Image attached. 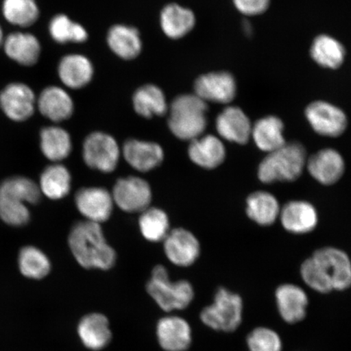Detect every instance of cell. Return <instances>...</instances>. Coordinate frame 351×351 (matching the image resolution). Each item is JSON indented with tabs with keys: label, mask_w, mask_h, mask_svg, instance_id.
<instances>
[{
	"label": "cell",
	"mask_w": 351,
	"mask_h": 351,
	"mask_svg": "<svg viewBox=\"0 0 351 351\" xmlns=\"http://www.w3.org/2000/svg\"><path fill=\"white\" fill-rule=\"evenodd\" d=\"M216 128L219 137L230 143L243 145L252 138L251 120L239 107L223 109L217 118Z\"/></svg>",
	"instance_id": "20"
},
{
	"label": "cell",
	"mask_w": 351,
	"mask_h": 351,
	"mask_svg": "<svg viewBox=\"0 0 351 351\" xmlns=\"http://www.w3.org/2000/svg\"><path fill=\"white\" fill-rule=\"evenodd\" d=\"M139 229L149 241L159 243L164 241L169 232V219L163 210L148 208L139 218Z\"/></svg>",
	"instance_id": "35"
},
{
	"label": "cell",
	"mask_w": 351,
	"mask_h": 351,
	"mask_svg": "<svg viewBox=\"0 0 351 351\" xmlns=\"http://www.w3.org/2000/svg\"><path fill=\"white\" fill-rule=\"evenodd\" d=\"M48 34L52 40L59 44L81 43L88 38L86 29L62 13L54 16L50 20Z\"/></svg>",
	"instance_id": "34"
},
{
	"label": "cell",
	"mask_w": 351,
	"mask_h": 351,
	"mask_svg": "<svg viewBox=\"0 0 351 351\" xmlns=\"http://www.w3.org/2000/svg\"><path fill=\"white\" fill-rule=\"evenodd\" d=\"M276 309L285 324H300L306 317L309 306L307 293L298 285L291 283L280 285L275 291Z\"/></svg>",
	"instance_id": "13"
},
{
	"label": "cell",
	"mask_w": 351,
	"mask_h": 351,
	"mask_svg": "<svg viewBox=\"0 0 351 351\" xmlns=\"http://www.w3.org/2000/svg\"><path fill=\"white\" fill-rule=\"evenodd\" d=\"M82 156L89 168L109 173L117 169L121 151L112 136L103 132H95L85 139Z\"/></svg>",
	"instance_id": "8"
},
{
	"label": "cell",
	"mask_w": 351,
	"mask_h": 351,
	"mask_svg": "<svg viewBox=\"0 0 351 351\" xmlns=\"http://www.w3.org/2000/svg\"><path fill=\"white\" fill-rule=\"evenodd\" d=\"M147 291L165 313L185 310L195 298L194 288L190 282L185 280L172 282L168 271L162 265L154 267Z\"/></svg>",
	"instance_id": "6"
},
{
	"label": "cell",
	"mask_w": 351,
	"mask_h": 351,
	"mask_svg": "<svg viewBox=\"0 0 351 351\" xmlns=\"http://www.w3.org/2000/svg\"><path fill=\"white\" fill-rule=\"evenodd\" d=\"M123 155L132 168L147 173L155 169L164 161L165 153L159 144L130 139L123 147Z\"/></svg>",
	"instance_id": "22"
},
{
	"label": "cell",
	"mask_w": 351,
	"mask_h": 351,
	"mask_svg": "<svg viewBox=\"0 0 351 351\" xmlns=\"http://www.w3.org/2000/svg\"><path fill=\"white\" fill-rule=\"evenodd\" d=\"M311 56L322 67L337 69L344 62L346 50L336 38L322 34L315 38L311 44Z\"/></svg>",
	"instance_id": "31"
},
{
	"label": "cell",
	"mask_w": 351,
	"mask_h": 351,
	"mask_svg": "<svg viewBox=\"0 0 351 351\" xmlns=\"http://www.w3.org/2000/svg\"><path fill=\"white\" fill-rule=\"evenodd\" d=\"M248 351H283L284 342L279 332L267 326L252 329L245 337Z\"/></svg>",
	"instance_id": "38"
},
{
	"label": "cell",
	"mask_w": 351,
	"mask_h": 351,
	"mask_svg": "<svg viewBox=\"0 0 351 351\" xmlns=\"http://www.w3.org/2000/svg\"><path fill=\"white\" fill-rule=\"evenodd\" d=\"M280 221L284 229L291 234H306L318 225V213L306 201H291L280 209Z\"/></svg>",
	"instance_id": "21"
},
{
	"label": "cell",
	"mask_w": 351,
	"mask_h": 351,
	"mask_svg": "<svg viewBox=\"0 0 351 351\" xmlns=\"http://www.w3.org/2000/svg\"><path fill=\"white\" fill-rule=\"evenodd\" d=\"M1 51L13 64L33 68L41 59L43 47L40 39L29 29H15L6 34Z\"/></svg>",
	"instance_id": "9"
},
{
	"label": "cell",
	"mask_w": 351,
	"mask_h": 351,
	"mask_svg": "<svg viewBox=\"0 0 351 351\" xmlns=\"http://www.w3.org/2000/svg\"><path fill=\"white\" fill-rule=\"evenodd\" d=\"M72 178L66 167L54 164L44 169L39 182L42 194L51 199L58 200L67 196L71 189Z\"/></svg>",
	"instance_id": "32"
},
{
	"label": "cell",
	"mask_w": 351,
	"mask_h": 351,
	"mask_svg": "<svg viewBox=\"0 0 351 351\" xmlns=\"http://www.w3.org/2000/svg\"><path fill=\"white\" fill-rule=\"evenodd\" d=\"M208 104L194 95H182L170 106L169 127L179 139L192 141L207 128Z\"/></svg>",
	"instance_id": "4"
},
{
	"label": "cell",
	"mask_w": 351,
	"mask_h": 351,
	"mask_svg": "<svg viewBox=\"0 0 351 351\" xmlns=\"http://www.w3.org/2000/svg\"><path fill=\"white\" fill-rule=\"evenodd\" d=\"M252 138L256 147L267 154L284 146V124L279 117L267 116L261 118L252 125Z\"/></svg>",
	"instance_id": "26"
},
{
	"label": "cell",
	"mask_w": 351,
	"mask_h": 351,
	"mask_svg": "<svg viewBox=\"0 0 351 351\" xmlns=\"http://www.w3.org/2000/svg\"><path fill=\"white\" fill-rule=\"evenodd\" d=\"M305 115L311 128L324 137H339L348 125L343 111L326 101H315L306 107Z\"/></svg>",
	"instance_id": "10"
},
{
	"label": "cell",
	"mask_w": 351,
	"mask_h": 351,
	"mask_svg": "<svg viewBox=\"0 0 351 351\" xmlns=\"http://www.w3.org/2000/svg\"><path fill=\"white\" fill-rule=\"evenodd\" d=\"M69 244L74 258L84 269L108 270L115 265L116 252L107 243L99 223L88 221L75 223Z\"/></svg>",
	"instance_id": "2"
},
{
	"label": "cell",
	"mask_w": 351,
	"mask_h": 351,
	"mask_svg": "<svg viewBox=\"0 0 351 351\" xmlns=\"http://www.w3.org/2000/svg\"><path fill=\"white\" fill-rule=\"evenodd\" d=\"M244 302L239 293L226 288H219L212 304L201 311L199 318L206 327L213 331L231 333L243 322Z\"/></svg>",
	"instance_id": "5"
},
{
	"label": "cell",
	"mask_w": 351,
	"mask_h": 351,
	"mask_svg": "<svg viewBox=\"0 0 351 351\" xmlns=\"http://www.w3.org/2000/svg\"><path fill=\"white\" fill-rule=\"evenodd\" d=\"M19 269L25 278L40 280L51 271V263L40 250L34 247H25L19 254Z\"/></svg>",
	"instance_id": "36"
},
{
	"label": "cell",
	"mask_w": 351,
	"mask_h": 351,
	"mask_svg": "<svg viewBox=\"0 0 351 351\" xmlns=\"http://www.w3.org/2000/svg\"><path fill=\"white\" fill-rule=\"evenodd\" d=\"M300 273L307 287L319 293L343 291L351 287V261L339 248L317 250L302 263Z\"/></svg>",
	"instance_id": "1"
},
{
	"label": "cell",
	"mask_w": 351,
	"mask_h": 351,
	"mask_svg": "<svg viewBox=\"0 0 351 351\" xmlns=\"http://www.w3.org/2000/svg\"><path fill=\"white\" fill-rule=\"evenodd\" d=\"M40 149L47 159L58 163L69 157L73 143L69 132L58 125L44 127L39 134Z\"/></svg>",
	"instance_id": "27"
},
{
	"label": "cell",
	"mask_w": 351,
	"mask_h": 351,
	"mask_svg": "<svg viewBox=\"0 0 351 351\" xmlns=\"http://www.w3.org/2000/svg\"><path fill=\"white\" fill-rule=\"evenodd\" d=\"M37 95L27 82H8L0 89V112L12 122L28 121L37 112Z\"/></svg>",
	"instance_id": "7"
},
{
	"label": "cell",
	"mask_w": 351,
	"mask_h": 351,
	"mask_svg": "<svg viewBox=\"0 0 351 351\" xmlns=\"http://www.w3.org/2000/svg\"><path fill=\"white\" fill-rule=\"evenodd\" d=\"M306 160V149L301 143H287L261 162L258 178L265 184L295 181L304 172Z\"/></svg>",
	"instance_id": "3"
},
{
	"label": "cell",
	"mask_w": 351,
	"mask_h": 351,
	"mask_svg": "<svg viewBox=\"0 0 351 351\" xmlns=\"http://www.w3.org/2000/svg\"><path fill=\"white\" fill-rule=\"evenodd\" d=\"M0 193L30 204H37L42 195L39 186L32 179L25 177L6 179L0 184Z\"/></svg>",
	"instance_id": "37"
},
{
	"label": "cell",
	"mask_w": 351,
	"mask_h": 351,
	"mask_svg": "<svg viewBox=\"0 0 351 351\" xmlns=\"http://www.w3.org/2000/svg\"><path fill=\"white\" fill-rule=\"evenodd\" d=\"M77 332L82 344L91 351L104 350L112 339L109 319L100 313H91L82 317L77 324Z\"/></svg>",
	"instance_id": "19"
},
{
	"label": "cell",
	"mask_w": 351,
	"mask_h": 351,
	"mask_svg": "<svg viewBox=\"0 0 351 351\" xmlns=\"http://www.w3.org/2000/svg\"><path fill=\"white\" fill-rule=\"evenodd\" d=\"M188 154L193 163L205 169H214L225 161L226 149L217 136L202 135L191 141Z\"/></svg>",
	"instance_id": "23"
},
{
	"label": "cell",
	"mask_w": 351,
	"mask_h": 351,
	"mask_svg": "<svg viewBox=\"0 0 351 351\" xmlns=\"http://www.w3.org/2000/svg\"><path fill=\"white\" fill-rule=\"evenodd\" d=\"M280 206L278 199L271 193L256 191L247 199V216L258 226L273 225L280 217Z\"/></svg>",
	"instance_id": "30"
},
{
	"label": "cell",
	"mask_w": 351,
	"mask_h": 351,
	"mask_svg": "<svg viewBox=\"0 0 351 351\" xmlns=\"http://www.w3.org/2000/svg\"><path fill=\"white\" fill-rule=\"evenodd\" d=\"M133 104L135 112L146 118L163 116L168 111L164 92L155 85L143 86L136 90Z\"/></svg>",
	"instance_id": "33"
},
{
	"label": "cell",
	"mask_w": 351,
	"mask_h": 351,
	"mask_svg": "<svg viewBox=\"0 0 351 351\" xmlns=\"http://www.w3.org/2000/svg\"><path fill=\"white\" fill-rule=\"evenodd\" d=\"M306 168L315 181L324 186H331L343 176L346 164L340 152L326 148L307 159Z\"/></svg>",
	"instance_id": "17"
},
{
	"label": "cell",
	"mask_w": 351,
	"mask_h": 351,
	"mask_svg": "<svg viewBox=\"0 0 351 351\" xmlns=\"http://www.w3.org/2000/svg\"><path fill=\"white\" fill-rule=\"evenodd\" d=\"M75 204L86 221L100 225L111 217L114 201L111 193L106 189L87 187L77 192Z\"/></svg>",
	"instance_id": "15"
},
{
	"label": "cell",
	"mask_w": 351,
	"mask_h": 351,
	"mask_svg": "<svg viewBox=\"0 0 351 351\" xmlns=\"http://www.w3.org/2000/svg\"><path fill=\"white\" fill-rule=\"evenodd\" d=\"M2 19L16 29H29L41 16L37 0H2Z\"/></svg>",
	"instance_id": "25"
},
{
	"label": "cell",
	"mask_w": 351,
	"mask_h": 351,
	"mask_svg": "<svg viewBox=\"0 0 351 351\" xmlns=\"http://www.w3.org/2000/svg\"><path fill=\"white\" fill-rule=\"evenodd\" d=\"M164 249L169 261L179 267L192 265L200 254L199 240L182 228L169 231L164 240Z\"/></svg>",
	"instance_id": "18"
},
{
	"label": "cell",
	"mask_w": 351,
	"mask_h": 351,
	"mask_svg": "<svg viewBox=\"0 0 351 351\" xmlns=\"http://www.w3.org/2000/svg\"><path fill=\"white\" fill-rule=\"evenodd\" d=\"M114 204L126 213H143L149 208L152 197L147 182L138 177L118 180L113 187Z\"/></svg>",
	"instance_id": "11"
},
{
	"label": "cell",
	"mask_w": 351,
	"mask_h": 351,
	"mask_svg": "<svg viewBox=\"0 0 351 351\" xmlns=\"http://www.w3.org/2000/svg\"><path fill=\"white\" fill-rule=\"evenodd\" d=\"M195 25L194 12L172 3L161 12L160 25L162 30L170 38L179 39L190 33Z\"/></svg>",
	"instance_id": "29"
},
{
	"label": "cell",
	"mask_w": 351,
	"mask_h": 351,
	"mask_svg": "<svg viewBox=\"0 0 351 351\" xmlns=\"http://www.w3.org/2000/svg\"><path fill=\"white\" fill-rule=\"evenodd\" d=\"M0 218L12 226H23L29 221L30 213L24 202L0 193Z\"/></svg>",
	"instance_id": "39"
},
{
	"label": "cell",
	"mask_w": 351,
	"mask_h": 351,
	"mask_svg": "<svg viewBox=\"0 0 351 351\" xmlns=\"http://www.w3.org/2000/svg\"><path fill=\"white\" fill-rule=\"evenodd\" d=\"M234 6L245 16H257L265 12L270 5V0H232Z\"/></svg>",
	"instance_id": "40"
},
{
	"label": "cell",
	"mask_w": 351,
	"mask_h": 351,
	"mask_svg": "<svg viewBox=\"0 0 351 351\" xmlns=\"http://www.w3.org/2000/svg\"><path fill=\"white\" fill-rule=\"evenodd\" d=\"M5 32H4V29L3 27V25L1 24V21H0V50L2 49L3 44L4 42V39H5L6 37Z\"/></svg>",
	"instance_id": "41"
},
{
	"label": "cell",
	"mask_w": 351,
	"mask_h": 351,
	"mask_svg": "<svg viewBox=\"0 0 351 351\" xmlns=\"http://www.w3.org/2000/svg\"><path fill=\"white\" fill-rule=\"evenodd\" d=\"M197 97L206 103L227 104L235 99L237 82L234 76L228 72H215L204 74L195 83Z\"/></svg>",
	"instance_id": "14"
},
{
	"label": "cell",
	"mask_w": 351,
	"mask_h": 351,
	"mask_svg": "<svg viewBox=\"0 0 351 351\" xmlns=\"http://www.w3.org/2000/svg\"><path fill=\"white\" fill-rule=\"evenodd\" d=\"M73 111V100L64 87L47 86L37 95V112L51 122L57 124L68 120Z\"/></svg>",
	"instance_id": "16"
},
{
	"label": "cell",
	"mask_w": 351,
	"mask_h": 351,
	"mask_svg": "<svg viewBox=\"0 0 351 351\" xmlns=\"http://www.w3.org/2000/svg\"><path fill=\"white\" fill-rule=\"evenodd\" d=\"M108 44L114 53L124 60L136 58L142 51V40L137 29L117 25L110 29Z\"/></svg>",
	"instance_id": "28"
},
{
	"label": "cell",
	"mask_w": 351,
	"mask_h": 351,
	"mask_svg": "<svg viewBox=\"0 0 351 351\" xmlns=\"http://www.w3.org/2000/svg\"><path fill=\"white\" fill-rule=\"evenodd\" d=\"M57 74L63 86L77 90L86 86L93 77L94 68L90 60L80 54L62 57L57 66Z\"/></svg>",
	"instance_id": "24"
},
{
	"label": "cell",
	"mask_w": 351,
	"mask_h": 351,
	"mask_svg": "<svg viewBox=\"0 0 351 351\" xmlns=\"http://www.w3.org/2000/svg\"><path fill=\"white\" fill-rule=\"evenodd\" d=\"M158 344L164 351H187L193 341L190 323L177 315L161 317L156 324Z\"/></svg>",
	"instance_id": "12"
}]
</instances>
